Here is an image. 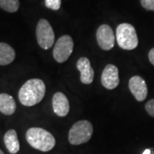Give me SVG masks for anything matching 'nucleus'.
<instances>
[{
	"label": "nucleus",
	"instance_id": "obj_15",
	"mask_svg": "<svg viewBox=\"0 0 154 154\" xmlns=\"http://www.w3.org/2000/svg\"><path fill=\"white\" fill-rule=\"evenodd\" d=\"M19 6V0H0V8L10 13L17 12Z\"/></svg>",
	"mask_w": 154,
	"mask_h": 154
},
{
	"label": "nucleus",
	"instance_id": "obj_5",
	"mask_svg": "<svg viewBox=\"0 0 154 154\" xmlns=\"http://www.w3.org/2000/svg\"><path fill=\"white\" fill-rule=\"evenodd\" d=\"M36 37L38 45L44 50L50 49L55 41V34L49 22L40 19L36 27Z\"/></svg>",
	"mask_w": 154,
	"mask_h": 154
},
{
	"label": "nucleus",
	"instance_id": "obj_10",
	"mask_svg": "<svg viewBox=\"0 0 154 154\" xmlns=\"http://www.w3.org/2000/svg\"><path fill=\"white\" fill-rule=\"evenodd\" d=\"M76 67L81 73V82L83 84H91L94 82V70L88 57H80L77 61Z\"/></svg>",
	"mask_w": 154,
	"mask_h": 154
},
{
	"label": "nucleus",
	"instance_id": "obj_17",
	"mask_svg": "<svg viewBox=\"0 0 154 154\" xmlns=\"http://www.w3.org/2000/svg\"><path fill=\"white\" fill-rule=\"evenodd\" d=\"M140 5L147 11H154V0H140Z\"/></svg>",
	"mask_w": 154,
	"mask_h": 154
},
{
	"label": "nucleus",
	"instance_id": "obj_1",
	"mask_svg": "<svg viewBox=\"0 0 154 154\" xmlns=\"http://www.w3.org/2000/svg\"><path fill=\"white\" fill-rule=\"evenodd\" d=\"M45 94V85L40 79H31L23 84L18 93V98L24 106L38 104Z\"/></svg>",
	"mask_w": 154,
	"mask_h": 154
},
{
	"label": "nucleus",
	"instance_id": "obj_8",
	"mask_svg": "<svg viewBox=\"0 0 154 154\" xmlns=\"http://www.w3.org/2000/svg\"><path fill=\"white\" fill-rule=\"evenodd\" d=\"M128 88L137 101L141 102L146 99L148 90H147L146 83L143 78L139 75L131 77L128 82Z\"/></svg>",
	"mask_w": 154,
	"mask_h": 154
},
{
	"label": "nucleus",
	"instance_id": "obj_12",
	"mask_svg": "<svg viewBox=\"0 0 154 154\" xmlns=\"http://www.w3.org/2000/svg\"><path fill=\"white\" fill-rule=\"evenodd\" d=\"M17 104L14 98L7 94H0V112L6 116L15 113Z\"/></svg>",
	"mask_w": 154,
	"mask_h": 154
},
{
	"label": "nucleus",
	"instance_id": "obj_11",
	"mask_svg": "<svg viewBox=\"0 0 154 154\" xmlns=\"http://www.w3.org/2000/svg\"><path fill=\"white\" fill-rule=\"evenodd\" d=\"M52 108L55 114L61 117H64L69 112V102L66 95L63 93H56L52 98Z\"/></svg>",
	"mask_w": 154,
	"mask_h": 154
},
{
	"label": "nucleus",
	"instance_id": "obj_20",
	"mask_svg": "<svg viewBox=\"0 0 154 154\" xmlns=\"http://www.w3.org/2000/svg\"><path fill=\"white\" fill-rule=\"evenodd\" d=\"M142 154H153V152H152V150H151V149H146Z\"/></svg>",
	"mask_w": 154,
	"mask_h": 154
},
{
	"label": "nucleus",
	"instance_id": "obj_3",
	"mask_svg": "<svg viewBox=\"0 0 154 154\" xmlns=\"http://www.w3.org/2000/svg\"><path fill=\"white\" fill-rule=\"evenodd\" d=\"M116 38L122 49L128 51L135 49L139 44L136 30L134 26L128 23H122L118 25L116 28Z\"/></svg>",
	"mask_w": 154,
	"mask_h": 154
},
{
	"label": "nucleus",
	"instance_id": "obj_18",
	"mask_svg": "<svg viewBox=\"0 0 154 154\" xmlns=\"http://www.w3.org/2000/svg\"><path fill=\"white\" fill-rule=\"evenodd\" d=\"M146 110L151 116L154 117V99L149 100L146 104Z\"/></svg>",
	"mask_w": 154,
	"mask_h": 154
},
{
	"label": "nucleus",
	"instance_id": "obj_21",
	"mask_svg": "<svg viewBox=\"0 0 154 154\" xmlns=\"http://www.w3.org/2000/svg\"><path fill=\"white\" fill-rule=\"evenodd\" d=\"M0 154H5L4 153V152H3L2 150H0Z\"/></svg>",
	"mask_w": 154,
	"mask_h": 154
},
{
	"label": "nucleus",
	"instance_id": "obj_9",
	"mask_svg": "<svg viewBox=\"0 0 154 154\" xmlns=\"http://www.w3.org/2000/svg\"><path fill=\"white\" fill-rule=\"evenodd\" d=\"M101 83L106 89H115L119 85V75L117 67L114 64L106 65L101 75Z\"/></svg>",
	"mask_w": 154,
	"mask_h": 154
},
{
	"label": "nucleus",
	"instance_id": "obj_4",
	"mask_svg": "<svg viewBox=\"0 0 154 154\" xmlns=\"http://www.w3.org/2000/svg\"><path fill=\"white\" fill-rule=\"evenodd\" d=\"M94 128L90 122L87 120L78 121L73 124L69 132V141L75 146L86 143L93 135Z\"/></svg>",
	"mask_w": 154,
	"mask_h": 154
},
{
	"label": "nucleus",
	"instance_id": "obj_6",
	"mask_svg": "<svg viewBox=\"0 0 154 154\" xmlns=\"http://www.w3.org/2000/svg\"><path fill=\"white\" fill-rule=\"evenodd\" d=\"M73 49V38L69 35H63L56 42L53 48V57L57 63H64L70 57Z\"/></svg>",
	"mask_w": 154,
	"mask_h": 154
},
{
	"label": "nucleus",
	"instance_id": "obj_19",
	"mask_svg": "<svg viewBox=\"0 0 154 154\" xmlns=\"http://www.w3.org/2000/svg\"><path fill=\"white\" fill-rule=\"evenodd\" d=\"M148 58L149 61H150V63L154 65V48L150 50V51H149L148 53Z\"/></svg>",
	"mask_w": 154,
	"mask_h": 154
},
{
	"label": "nucleus",
	"instance_id": "obj_14",
	"mask_svg": "<svg viewBox=\"0 0 154 154\" xmlns=\"http://www.w3.org/2000/svg\"><path fill=\"white\" fill-rule=\"evenodd\" d=\"M16 52L13 47L4 42H0V65L5 66L15 60Z\"/></svg>",
	"mask_w": 154,
	"mask_h": 154
},
{
	"label": "nucleus",
	"instance_id": "obj_13",
	"mask_svg": "<svg viewBox=\"0 0 154 154\" xmlns=\"http://www.w3.org/2000/svg\"><path fill=\"white\" fill-rule=\"evenodd\" d=\"M4 141L6 148L11 154H17L20 150V142L17 137L16 130L10 129L5 133L4 136Z\"/></svg>",
	"mask_w": 154,
	"mask_h": 154
},
{
	"label": "nucleus",
	"instance_id": "obj_2",
	"mask_svg": "<svg viewBox=\"0 0 154 154\" xmlns=\"http://www.w3.org/2000/svg\"><path fill=\"white\" fill-rule=\"evenodd\" d=\"M26 140L32 147L41 152H49L56 145L54 136L49 131L41 128H31L28 129Z\"/></svg>",
	"mask_w": 154,
	"mask_h": 154
},
{
	"label": "nucleus",
	"instance_id": "obj_16",
	"mask_svg": "<svg viewBox=\"0 0 154 154\" xmlns=\"http://www.w3.org/2000/svg\"><path fill=\"white\" fill-rule=\"evenodd\" d=\"M45 6L52 11H57L61 7V0H45Z\"/></svg>",
	"mask_w": 154,
	"mask_h": 154
},
{
	"label": "nucleus",
	"instance_id": "obj_7",
	"mask_svg": "<svg viewBox=\"0 0 154 154\" xmlns=\"http://www.w3.org/2000/svg\"><path fill=\"white\" fill-rule=\"evenodd\" d=\"M96 38L99 47L105 51H110L115 45V35L113 30L107 24H103L98 28Z\"/></svg>",
	"mask_w": 154,
	"mask_h": 154
}]
</instances>
